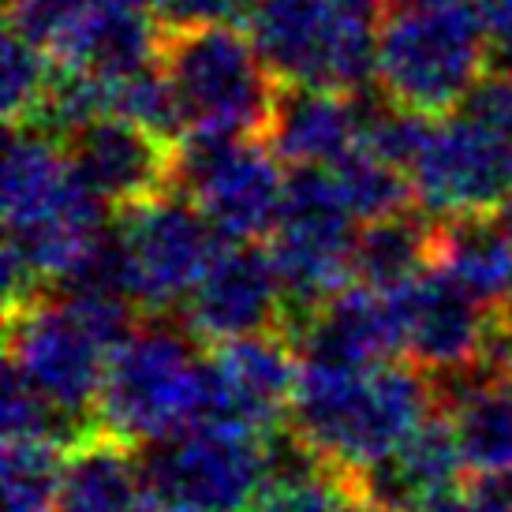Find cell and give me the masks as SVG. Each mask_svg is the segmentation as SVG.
<instances>
[{
	"mask_svg": "<svg viewBox=\"0 0 512 512\" xmlns=\"http://www.w3.org/2000/svg\"><path fill=\"white\" fill-rule=\"evenodd\" d=\"M266 143L292 169H333L359 146V94L277 86Z\"/></svg>",
	"mask_w": 512,
	"mask_h": 512,
	"instance_id": "16",
	"label": "cell"
},
{
	"mask_svg": "<svg viewBox=\"0 0 512 512\" xmlns=\"http://www.w3.org/2000/svg\"><path fill=\"white\" fill-rule=\"evenodd\" d=\"M285 187V161L266 139L187 131L176 146V191L199 206L225 243L270 240Z\"/></svg>",
	"mask_w": 512,
	"mask_h": 512,
	"instance_id": "6",
	"label": "cell"
},
{
	"mask_svg": "<svg viewBox=\"0 0 512 512\" xmlns=\"http://www.w3.org/2000/svg\"><path fill=\"white\" fill-rule=\"evenodd\" d=\"M460 471L468 468H464V453H460V441H456L453 419L434 412L385 460L370 464L359 475H341V479L389 512H419L430 501L453 494Z\"/></svg>",
	"mask_w": 512,
	"mask_h": 512,
	"instance_id": "15",
	"label": "cell"
},
{
	"mask_svg": "<svg viewBox=\"0 0 512 512\" xmlns=\"http://www.w3.org/2000/svg\"><path fill=\"white\" fill-rule=\"evenodd\" d=\"M285 292L273 270V258L258 243H221L206 277L191 292L184 326L202 348L225 341L281 333Z\"/></svg>",
	"mask_w": 512,
	"mask_h": 512,
	"instance_id": "13",
	"label": "cell"
},
{
	"mask_svg": "<svg viewBox=\"0 0 512 512\" xmlns=\"http://www.w3.org/2000/svg\"><path fill=\"white\" fill-rule=\"evenodd\" d=\"M210 423L266 438L288 427L299 385V352L285 333H255L206 348Z\"/></svg>",
	"mask_w": 512,
	"mask_h": 512,
	"instance_id": "11",
	"label": "cell"
},
{
	"mask_svg": "<svg viewBox=\"0 0 512 512\" xmlns=\"http://www.w3.org/2000/svg\"><path fill=\"white\" fill-rule=\"evenodd\" d=\"M143 314H172L187 303L221 251L217 228L195 202L172 191L116 217Z\"/></svg>",
	"mask_w": 512,
	"mask_h": 512,
	"instance_id": "9",
	"label": "cell"
},
{
	"mask_svg": "<svg viewBox=\"0 0 512 512\" xmlns=\"http://www.w3.org/2000/svg\"><path fill=\"white\" fill-rule=\"evenodd\" d=\"M438 412L430 374L415 363L367 370L322 367L299 359V385L288 427L329 464L333 475H359L397 449Z\"/></svg>",
	"mask_w": 512,
	"mask_h": 512,
	"instance_id": "1",
	"label": "cell"
},
{
	"mask_svg": "<svg viewBox=\"0 0 512 512\" xmlns=\"http://www.w3.org/2000/svg\"><path fill=\"white\" fill-rule=\"evenodd\" d=\"M434 270L483 307H501L512 285V232L494 214L434 221Z\"/></svg>",
	"mask_w": 512,
	"mask_h": 512,
	"instance_id": "18",
	"label": "cell"
},
{
	"mask_svg": "<svg viewBox=\"0 0 512 512\" xmlns=\"http://www.w3.org/2000/svg\"><path fill=\"white\" fill-rule=\"evenodd\" d=\"M329 172H333V184L341 191L348 214L356 217L359 225H370V221H382V217L412 210L415 202L412 176L404 169H397V165L382 161L378 154L363 150V146H356L348 157H341Z\"/></svg>",
	"mask_w": 512,
	"mask_h": 512,
	"instance_id": "21",
	"label": "cell"
},
{
	"mask_svg": "<svg viewBox=\"0 0 512 512\" xmlns=\"http://www.w3.org/2000/svg\"><path fill=\"white\" fill-rule=\"evenodd\" d=\"M490 72L475 0H408L378 19V90L419 116L441 120Z\"/></svg>",
	"mask_w": 512,
	"mask_h": 512,
	"instance_id": "3",
	"label": "cell"
},
{
	"mask_svg": "<svg viewBox=\"0 0 512 512\" xmlns=\"http://www.w3.org/2000/svg\"><path fill=\"white\" fill-rule=\"evenodd\" d=\"M456 113L512 143V72H490L468 90Z\"/></svg>",
	"mask_w": 512,
	"mask_h": 512,
	"instance_id": "27",
	"label": "cell"
},
{
	"mask_svg": "<svg viewBox=\"0 0 512 512\" xmlns=\"http://www.w3.org/2000/svg\"><path fill=\"white\" fill-rule=\"evenodd\" d=\"M57 64L45 53L42 45L27 42L8 30L4 38V60H0V105L8 128L30 124L45 101V90L53 83Z\"/></svg>",
	"mask_w": 512,
	"mask_h": 512,
	"instance_id": "24",
	"label": "cell"
},
{
	"mask_svg": "<svg viewBox=\"0 0 512 512\" xmlns=\"http://www.w3.org/2000/svg\"><path fill=\"white\" fill-rule=\"evenodd\" d=\"M202 423H210L206 348L172 314H146L109 359L98 430L150 445Z\"/></svg>",
	"mask_w": 512,
	"mask_h": 512,
	"instance_id": "2",
	"label": "cell"
},
{
	"mask_svg": "<svg viewBox=\"0 0 512 512\" xmlns=\"http://www.w3.org/2000/svg\"><path fill=\"white\" fill-rule=\"evenodd\" d=\"M419 512H471V509H468V501H464V494H445V498L423 505Z\"/></svg>",
	"mask_w": 512,
	"mask_h": 512,
	"instance_id": "32",
	"label": "cell"
},
{
	"mask_svg": "<svg viewBox=\"0 0 512 512\" xmlns=\"http://www.w3.org/2000/svg\"><path fill=\"white\" fill-rule=\"evenodd\" d=\"M68 445L49 438L4 441V512H53Z\"/></svg>",
	"mask_w": 512,
	"mask_h": 512,
	"instance_id": "22",
	"label": "cell"
},
{
	"mask_svg": "<svg viewBox=\"0 0 512 512\" xmlns=\"http://www.w3.org/2000/svg\"><path fill=\"white\" fill-rule=\"evenodd\" d=\"M258 0H161L157 23L169 34L180 30H210V27H247Z\"/></svg>",
	"mask_w": 512,
	"mask_h": 512,
	"instance_id": "26",
	"label": "cell"
},
{
	"mask_svg": "<svg viewBox=\"0 0 512 512\" xmlns=\"http://www.w3.org/2000/svg\"><path fill=\"white\" fill-rule=\"evenodd\" d=\"M247 34L281 86H378V19L344 0H258Z\"/></svg>",
	"mask_w": 512,
	"mask_h": 512,
	"instance_id": "4",
	"label": "cell"
},
{
	"mask_svg": "<svg viewBox=\"0 0 512 512\" xmlns=\"http://www.w3.org/2000/svg\"><path fill=\"white\" fill-rule=\"evenodd\" d=\"M344 483V479H341ZM341 512H389V509H382L378 501H370L367 494H359V490H352V486L344 483V505H341Z\"/></svg>",
	"mask_w": 512,
	"mask_h": 512,
	"instance_id": "31",
	"label": "cell"
},
{
	"mask_svg": "<svg viewBox=\"0 0 512 512\" xmlns=\"http://www.w3.org/2000/svg\"><path fill=\"white\" fill-rule=\"evenodd\" d=\"M109 359L113 348L57 292L8 311V363L83 434L98 430Z\"/></svg>",
	"mask_w": 512,
	"mask_h": 512,
	"instance_id": "7",
	"label": "cell"
},
{
	"mask_svg": "<svg viewBox=\"0 0 512 512\" xmlns=\"http://www.w3.org/2000/svg\"><path fill=\"white\" fill-rule=\"evenodd\" d=\"M479 19L486 30V49H490V68L512 72V0H475Z\"/></svg>",
	"mask_w": 512,
	"mask_h": 512,
	"instance_id": "29",
	"label": "cell"
},
{
	"mask_svg": "<svg viewBox=\"0 0 512 512\" xmlns=\"http://www.w3.org/2000/svg\"><path fill=\"white\" fill-rule=\"evenodd\" d=\"M105 0H8V30L53 57Z\"/></svg>",
	"mask_w": 512,
	"mask_h": 512,
	"instance_id": "25",
	"label": "cell"
},
{
	"mask_svg": "<svg viewBox=\"0 0 512 512\" xmlns=\"http://www.w3.org/2000/svg\"><path fill=\"white\" fill-rule=\"evenodd\" d=\"M460 494L471 512H512V471L471 475Z\"/></svg>",
	"mask_w": 512,
	"mask_h": 512,
	"instance_id": "30",
	"label": "cell"
},
{
	"mask_svg": "<svg viewBox=\"0 0 512 512\" xmlns=\"http://www.w3.org/2000/svg\"><path fill=\"white\" fill-rule=\"evenodd\" d=\"M344 483L341 475L314 479L299 486H266L251 512H341Z\"/></svg>",
	"mask_w": 512,
	"mask_h": 512,
	"instance_id": "28",
	"label": "cell"
},
{
	"mask_svg": "<svg viewBox=\"0 0 512 512\" xmlns=\"http://www.w3.org/2000/svg\"><path fill=\"white\" fill-rule=\"evenodd\" d=\"M161 68L180 101L187 131L228 139H266L277 79L240 27L165 30Z\"/></svg>",
	"mask_w": 512,
	"mask_h": 512,
	"instance_id": "5",
	"label": "cell"
},
{
	"mask_svg": "<svg viewBox=\"0 0 512 512\" xmlns=\"http://www.w3.org/2000/svg\"><path fill=\"white\" fill-rule=\"evenodd\" d=\"M430 270H434V217L404 210L359 228L356 285L397 292L415 285Z\"/></svg>",
	"mask_w": 512,
	"mask_h": 512,
	"instance_id": "19",
	"label": "cell"
},
{
	"mask_svg": "<svg viewBox=\"0 0 512 512\" xmlns=\"http://www.w3.org/2000/svg\"><path fill=\"white\" fill-rule=\"evenodd\" d=\"M441 415L453 419L464 468L471 475L512 471V378H486Z\"/></svg>",
	"mask_w": 512,
	"mask_h": 512,
	"instance_id": "20",
	"label": "cell"
},
{
	"mask_svg": "<svg viewBox=\"0 0 512 512\" xmlns=\"http://www.w3.org/2000/svg\"><path fill=\"white\" fill-rule=\"evenodd\" d=\"M139 464L157 505L251 512L266 490V438L217 423L139 445Z\"/></svg>",
	"mask_w": 512,
	"mask_h": 512,
	"instance_id": "8",
	"label": "cell"
},
{
	"mask_svg": "<svg viewBox=\"0 0 512 512\" xmlns=\"http://www.w3.org/2000/svg\"><path fill=\"white\" fill-rule=\"evenodd\" d=\"M404 318V356L427 374L471 367L479 359L490 307L471 299L445 273L430 270L415 285L397 288Z\"/></svg>",
	"mask_w": 512,
	"mask_h": 512,
	"instance_id": "14",
	"label": "cell"
},
{
	"mask_svg": "<svg viewBox=\"0 0 512 512\" xmlns=\"http://www.w3.org/2000/svg\"><path fill=\"white\" fill-rule=\"evenodd\" d=\"M53 512H154V494L139 464V445H128L105 430L75 441L68 449Z\"/></svg>",
	"mask_w": 512,
	"mask_h": 512,
	"instance_id": "17",
	"label": "cell"
},
{
	"mask_svg": "<svg viewBox=\"0 0 512 512\" xmlns=\"http://www.w3.org/2000/svg\"><path fill=\"white\" fill-rule=\"evenodd\" d=\"M501 311H505L512 318V285H509V296H505V303H501Z\"/></svg>",
	"mask_w": 512,
	"mask_h": 512,
	"instance_id": "33",
	"label": "cell"
},
{
	"mask_svg": "<svg viewBox=\"0 0 512 512\" xmlns=\"http://www.w3.org/2000/svg\"><path fill=\"white\" fill-rule=\"evenodd\" d=\"M60 146L79 184L116 214L176 191V146L120 116L90 120Z\"/></svg>",
	"mask_w": 512,
	"mask_h": 512,
	"instance_id": "12",
	"label": "cell"
},
{
	"mask_svg": "<svg viewBox=\"0 0 512 512\" xmlns=\"http://www.w3.org/2000/svg\"><path fill=\"white\" fill-rule=\"evenodd\" d=\"M109 116L139 124L143 131L172 146H180V139L187 135L180 101L172 94V83L161 64L124 75V79H109Z\"/></svg>",
	"mask_w": 512,
	"mask_h": 512,
	"instance_id": "23",
	"label": "cell"
},
{
	"mask_svg": "<svg viewBox=\"0 0 512 512\" xmlns=\"http://www.w3.org/2000/svg\"><path fill=\"white\" fill-rule=\"evenodd\" d=\"M415 202L427 217L498 214L512 191V143L460 113L434 120L423 154L412 165Z\"/></svg>",
	"mask_w": 512,
	"mask_h": 512,
	"instance_id": "10",
	"label": "cell"
}]
</instances>
